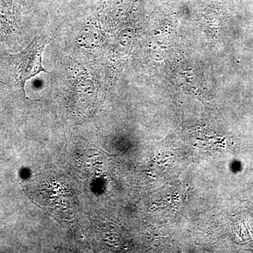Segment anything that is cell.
I'll use <instances>...</instances> for the list:
<instances>
[{
	"label": "cell",
	"mask_w": 253,
	"mask_h": 253,
	"mask_svg": "<svg viewBox=\"0 0 253 253\" xmlns=\"http://www.w3.org/2000/svg\"><path fill=\"white\" fill-rule=\"evenodd\" d=\"M49 39L46 36H38L17 59V71L22 89L25 83L41 72L48 73L42 66V54Z\"/></svg>",
	"instance_id": "obj_1"
}]
</instances>
